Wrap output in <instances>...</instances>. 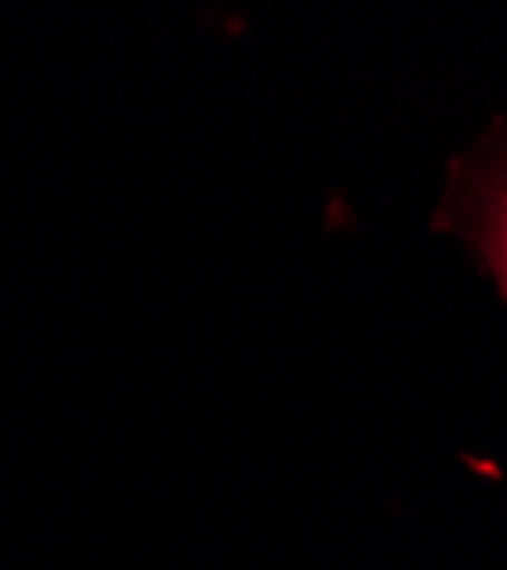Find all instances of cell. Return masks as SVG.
<instances>
[{"label":"cell","instance_id":"cell-1","mask_svg":"<svg viewBox=\"0 0 507 570\" xmlns=\"http://www.w3.org/2000/svg\"><path fill=\"white\" fill-rule=\"evenodd\" d=\"M476 243L498 278V288L507 297V160L498 169H489V178L480 183L476 197Z\"/></svg>","mask_w":507,"mask_h":570}]
</instances>
